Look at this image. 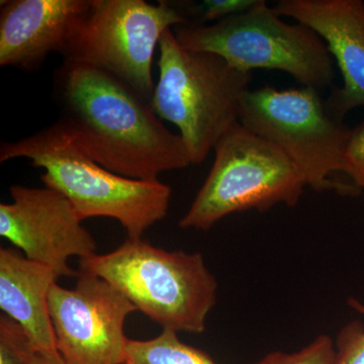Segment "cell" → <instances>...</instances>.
<instances>
[{
    "label": "cell",
    "instance_id": "6da1fadb",
    "mask_svg": "<svg viewBox=\"0 0 364 364\" xmlns=\"http://www.w3.org/2000/svg\"><path fill=\"white\" fill-rule=\"evenodd\" d=\"M55 95L65 124L95 161L119 176L159 181L191 166L179 134L169 131L149 100L102 69L64 60Z\"/></svg>",
    "mask_w": 364,
    "mask_h": 364
},
{
    "label": "cell",
    "instance_id": "7a4b0ae2",
    "mask_svg": "<svg viewBox=\"0 0 364 364\" xmlns=\"http://www.w3.org/2000/svg\"><path fill=\"white\" fill-rule=\"evenodd\" d=\"M26 158L44 169L47 188L68 198L82 221L112 218L128 238H142L168 213L171 188L160 181H139L114 173L90 156L58 121L33 135L0 144V162Z\"/></svg>",
    "mask_w": 364,
    "mask_h": 364
},
{
    "label": "cell",
    "instance_id": "3957f363",
    "mask_svg": "<svg viewBox=\"0 0 364 364\" xmlns=\"http://www.w3.org/2000/svg\"><path fill=\"white\" fill-rule=\"evenodd\" d=\"M79 270L107 280L163 330L205 332L217 301L218 282L202 254L170 252L142 238L79 260Z\"/></svg>",
    "mask_w": 364,
    "mask_h": 364
},
{
    "label": "cell",
    "instance_id": "277c9868",
    "mask_svg": "<svg viewBox=\"0 0 364 364\" xmlns=\"http://www.w3.org/2000/svg\"><path fill=\"white\" fill-rule=\"evenodd\" d=\"M159 79L151 105L160 119L176 124L191 164L207 159L239 122L251 73L238 70L214 53L179 44L169 28L159 42Z\"/></svg>",
    "mask_w": 364,
    "mask_h": 364
},
{
    "label": "cell",
    "instance_id": "5b68a950",
    "mask_svg": "<svg viewBox=\"0 0 364 364\" xmlns=\"http://www.w3.org/2000/svg\"><path fill=\"white\" fill-rule=\"evenodd\" d=\"M172 32L182 47L214 53L246 73L284 71L318 90L334 78L333 57L322 38L309 26L282 21L264 0L217 23L176 26Z\"/></svg>",
    "mask_w": 364,
    "mask_h": 364
},
{
    "label": "cell",
    "instance_id": "8992f818",
    "mask_svg": "<svg viewBox=\"0 0 364 364\" xmlns=\"http://www.w3.org/2000/svg\"><path fill=\"white\" fill-rule=\"evenodd\" d=\"M242 126L277 146L293 163L306 186L353 195V184L335 181L344 173L352 129L330 114L318 90H248L241 100Z\"/></svg>",
    "mask_w": 364,
    "mask_h": 364
},
{
    "label": "cell",
    "instance_id": "52a82bcc",
    "mask_svg": "<svg viewBox=\"0 0 364 364\" xmlns=\"http://www.w3.org/2000/svg\"><path fill=\"white\" fill-rule=\"evenodd\" d=\"M214 151L212 169L179 221L182 229L208 231L234 213L298 203L306 183L293 163L240 123L220 139Z\"/></svg>",
    "mask_w": 364,
    "mask_h": 364
},
{
    "label": "cell",
    "instance_id": "ba28073f",
    "mask_svg": "<svg viewBox=\"0 0 364 364\" xmlns=\"http://www.w3.org/2000/svg\"><path fill=\"white\" fill-rule=\"evenodd\" d=\"M186 23L174 1L91 0L62 56L112 74L151 102L155 50L163 33Z\"/></svg>",
    "mask_w": 364,
    "mask_h": 364
},
{
    "label": "cell",
    "instance_id": "9c48e42d",
    "mask_svg": "<svg viewBox=\"0 0 364 364\" xmlns=\"http://www.w3.org/2000/svg\"><path fill=\"white\" fill-rule=\"evenodd\" d=\"M49 311L64 363H124L129 341L124 324L138 309L107 280L79 270L75 287H52Z\"/></svg>",
    "mask_w": 364,
    "mask_h": 364
},
{
    "label": "cell",
    "instance_id": "30bf717a",
    "mask_svg": "<svg viewBox=\"0 0 364 364\" xmlns=\"http://www.w3.org/2000/svg\"><path fill=\"white\" fill-rule=\"evenodd\" d=\"M11 196L13 202L0 203L2 238L57 277H78L69 259L95 255L97 245L68 198L47 186H14Z\"/></svg>",
    "mask_w": 364,
    "mask_h": 364
},
{
    "label": "cell",
    "instance_id": "8fae6325",
    "mask_svg": "<svg viewBox=\"0 0 364 364\" xmlns=\"http://www.w3.org/2000/svg\"><path fill=\"white\" fill-rule=\"evenodd\" d=\"M280 16L312 28L324 41L343 77L325 100L332 116L343 122L352 109L364 107V1L363 0H280Z\"/></svg>",
    "mask_w": 364,
    "mask_h": 364
},
{
    "label": "cell",
    "instance_id": "7c38bea8",
    "mask_svg": "<svg viewBox=\"0 0 364 364\" xmlns=\"http://www.w3.org/2000/svg\"><path fill=\"white\" fill-rule=\"evenodd\" d=\"M91 0H9L0 9V66L28 72L63 55Z\"/></svg>",
    "mask_w": 364,
    "mask_h": 364
},
{
    "label": "cell",
    "instance_id": "4fadbf2b",
    "mask_svg": "<svg viewBox=\"0 0 364 364\" xmlns=\"http://www.w3.org/2000/svg\"><path fill=\"white\" fill-rule=\"evenodd\" d=\"M59 277L13 247L0 249V309L23 328L36 350L59 354L49 311V294Z\"/></svg>",
    "mask_w": 364,
    "mask_h": 364
},
{
    "label": "cell",
    "instance_id": "5bb4252c",
    "mask_svg": "<svg viewBox=\"0 0 364 364\" xmlns=\"http://www.w3.org/2000/svg\"><path fill=\"white\" fill-rule=\"evenodd\" d=\"M177 334L162 330L155 338L129 339L124 364H219L207 352L182 342Z\"/></svg>",
    "mask_w": 364,
    "mask_h": 364
},
{
    "label": "cell",
    "instance_id": "9a60e30c",
    "mask_svg": "<svg viewBox=\"0 0 364 364\" xmlns=\"http://www.w3.org/2000/svg\"><path fill=\"white\" fill-rule=\"evenodd\" d=\"M39 353L23 328L6 314L0 315V364H31Z\"/></svg>",
    "mask_w": 364,
    "mask_h": 364
},
{
    "label": "cell",
    "instance_id": "2e32d148",
    "mask_svg": "<svg viewBox=\"0 0 364 364\" xmlns=\"http://www.w3.org/2000/svg\"><path fill=\"white\" fill-rule=\"evenodd\" d=\"M257 0H205L203 2L174 1L188 21L186 25L205 26L242 13Z\"/></svg>",
    "mask_w": 364,
    "mask_h": 364
},
{
    "label": "cell",
    "instance_id": "e0dca14e",
    "mask_svg": "<svg viewBox=\"0 0 364 364\" xmlns=\"http://www.w3.org/2000/svg\"><path fill=\"white\" fill-rule=\"evenodd\" d=\"M349 306L364 315V305L349 299ZM335 364H364V327L358 321L345 326L337 337Z\"/></svg>",
    "mask_w": 364,
    "mask_h": 364
},
{
    "label": "cell",
    "instance_id": "ac0fdd59",
    "mask_svg": "<svg viewBox=\"0 0 364 364\" xmlns=\"http://www.w3.org/2000/svg\"><path fill=\"white\" fill-rule=\"evenodd\" d=\"M335 353L332 339L322 335L298 352L267 354L259 364H335Z\"/></svg>",
    "mask_w": 364,
    "mask_h": 364
},
{
    "label": "cell",
    "instance_id": "d6986e66",
    "mask_svg": "<svg viewBox=\"0 0 364 364\" xmlns=\"http://www.w3.org/2000/svg\"><path fill=\"white\" fill-rule=\"evenodd\" d=\"M344 172L352 183L364 188V122L351 130L345 150Z\"/></svg>",
    "mask_w": 364,
    "mask_h": 364
},
{
    "label": "cell",
    "instance_id": "ffe728a7",
    "mask_svg": "<svg viewBox=\"0 0 364 364\" xmlns=\"http://www.w3.org/2000/svg\"><path fill=\"white\" fill-rule=\"evenodd\" d=\"M31 364H66L60 354L48 355V354L38 353Z\"/></svg>",
    "mask_w": 364,
    "mask_h": 364
}]
</instances>
